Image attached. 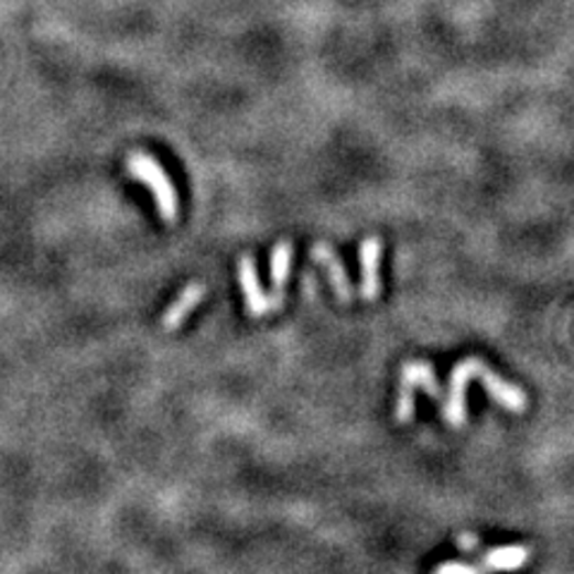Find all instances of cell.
<instances>
[{"label": "cell", "instance_id": "30bf717a", "mask_svg": "<svg viewBox=\"0 0 574 574\" xmlns=\"http://www.w3.org/2000/svg\"><path fill=\"white\" fill-rule=\"evenodd\" d=\"M292 257H295V247L292 242L283 240L273 247L271 254V283L275 290H283V285L288 283L290 271H292Z\"/></svg>", "mask_w": 574, "mask_h": 574}, {"label": "cell", "instance_id": "9c48e42d", "mask_svg": "<svg viewBox=\"0 0 574 574\" xmlns=\"http://www.w3.org/2000/svg\"><path fill=\"white\" fill-rule=\"evenodd\" d=\"M400 378H402V381H408L410 386H414V388H422L424 393L431 396L438 404L443 402V398H445V396H443V388H441V383H438L436 373H433L431 364H426V361H410V364H404L402 371H400Z\"/></svg>", "mask_w": 574, "mask_h": 574}, {"label": "cell", "instance_id": "8fae6325", "mask_svg": "<svg viewBox=\"0 0 574 574\" xmlns=\"http://www.w3.org/2000/svg\"><path fill=\"white\" fill-rule=\"evenodd\" d=\"M396 419H398V424H410L414 419V386L402 381V378H400V390H398Z\"/></svg>", "mask_w": 574, "mask_h": 574}, {"label": "cell", "instance_id": "7a4b0ae2", "mask_svg": "<svg viewBox=\"0 0 574 574\" xmlns=\"http://www.w3.org/2000/svg\"><path fill=\"white\" fill-rule=\"evenodd\" d=\"M237 278H240V288L245 295V310L249 316H266L275 312L283 304V290H275V295H266L259 275H257V263L251 257H240L237 261Z\"/></svg>", "mask_w": 574, "mask_h": 574}, {"label": "cell", "instance_id": "7c38bea8", "mask_svg": "<svg viewBox=\"0 0 574 574\" xmlns=\"http://www.w3.org/2000/svg\"><path fill=\"white\" fill-rule=\"evenodd\" d=\"M433 574H488L484 567L479 565H469V563H443Z\"/></svg>", "mask_w": 574, "mask_h": 574}, {"label": "cell", "instance_id": "3957f363", "mask_svg": "<svg viewBox=\"0 0 574 574\" xmlns=\"http://www.w3.org/2000/svg\"><path fill=\"white\" fill-rule=\"evenodd\" d=\"M481 359L469 357L465 361H459L457 367L451 373V393L447 398H443V414H445V422L451 424L453 429H462L467 422V386L472 378H476V371L481 367Z\"/></svg>", "mask_w": 574, "mask_h": 574}, {"label": "cell", "instance_id": "6da1fadb", "mask_svg": "<svg viewBox=\"0 0 574 574\" xmlns=\"http://www.w3.org/2000/svg\"><path fill=\"white\" fill-rule=\"evenodd\" d=\"M124 171H128L130 177L142 182V185L151 192V197L159 208V216L165 223L177 220V212H180L177 189L173 185L171 175L165 173V167L156 159L149 156L144 151H134L130 153L128 161H124Z\"/></svg>", "mask_w": 574, "mask_h": 574}, {"label": "cell", "instance_id": "ba28073f", "mask_svg": "<svg viewBox=\"0 0 574 574\" xmlns=\"http://www.w3.org/2000/svg\"><path fill=\"white\" fill-rule=\"evenodd\" d=\"M529 560V549L527 545H500V549H491L486 551L481 567L491 574V572H510V570H520L527 565Z\"/></svg>", "mask_w": 574, "mask_h": 574}, {"label": "cell", "instance_id": "277c9868", "mask_svg": "<svg viewBox=\"0 0 574 574\" xmlns=\"http://www.w3.org/2000/svg\"><path fill=\"white\" fill-rule=\"evenodd\" d=\"M381 254H383V242L381 237H367L359 245V266H361V285H359V295L361 300H376L381 295V278H378V263H381Z\"/></svg>", "mask_w": 574, "mask_h": 574}, {"label": "cell", "instance_id": "8992f818", "mask_svg": "<svg viewBox=\"0 0 574 574\" xmlns=\"http://www.w3.org/2000/svg\"><path fill=\"white\" fill-rule=\"evenodd\" d=\"M312 259L321 266H326L328 271V278H331V285L335 290V295H338V300L343 302H349L355 297V290L353 285H349V278H347V271L345 266L340 261V257L335 254V249L331 245H324V242H316L312 247Z\"/></svg>", "mask_w": 574, "mask_h": 574}, {"label": "cell", "instance_id": "52a82bcc", "mask_svg": "<svg viewBox=\"0 0 574 574\" xmlns=\"http://www.w3.org/2000/svg\"><path fill=\"white\" fill-rule=\"evenodd\" d=\"M206 297V285L204 283H187L185 290L180 292V297L167 306V312L163 314V328L165 331H177L182 324H185V318L197 310L202 304V300Z\"/></svg>", "mask_w": 574, "mask_h": 574}, {"label": "cell", "instance_id": "4fadbf2b", "mask_svg": "<svg viewBox=\"0 0 574 574\" xmlns=\"http://www.w3.org/2000/svg\"><path fill=\"white\" fill-rule=\"evenodd\" d=\"M457 545H459V549H465V551H479L481 541H479V537H474V534H459L457 537Z\"/></svg>", "mask_w": 574, "mask_h": 574}, {"label": "cell", "instance_id": "5b68a950", "mask_svg": "<svg viewBox=\"0 0 574 574\" xmlns=\"http://www.w3.org/2000/svg\"><path fill=\"white\" fill-rule=\"evenodd\" d=\"M476 378H481V383L488 390V396H491L500 404V408H506L508 412H515V414H522L527 410L529 400H527L524 390L508 383V381H502V378L488 369L486 364H481L479 371H476Z\"/></svg>", "mask_w": 574, "mask_h": 574}]
</instances>
